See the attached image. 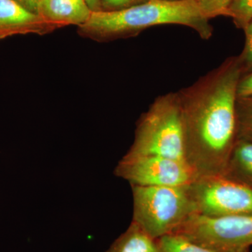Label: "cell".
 <instances>
[{
	"label": "cell",
	"mask_w": 252,
	"mask_h": 252,
	"mask_svg": "<svg viewBox=\"0 0 252 252\" xmlns=\"http://www.w3.org/2000/svg\"><path fill=\"white\" fill-rule=\"evenodd\" d=\"M189 186H131L132 222L155 240L174 233L189 217L197 214Z\"/></svg>",
	"instance_id": "3"
},
{
	"label": "cell",
	"mask_w": 252,
	"mask_h": 252,
	"mask_svg": "<svg viewBox=\"0 0 252 252\" xmlns=\"http://www.w3.org/2000/svg\"><path fill=\"white\" fill-rule=\"evenodd\" d=\"M243 75L238 56L177 91L185 160L200 176L225 171L237 141V90Z\"/></svg>",
	"instance_id": "1"
},
{
	"label": "cell",
	"mask_w": 252,
	"mask_h": 252,
	"mask_svg": "<svg viewBox=\"0 0 252 252\" xmlns=\"http://www.w3.org/2000/svg\"><path fill=\"white\" fill-rule=\"evenodd\" d=\"M149 0H99L102 11H116L142 4Z\"/></svg>",
	"instance_id": "17"
},
{
	"label": "cell",
	"mask_w": 252,
	"mask_h": 252,
	"mask_svg": "<svg viewBox=\"0 0 252 252\" xmlns=\"http://www.w3.org/2000/svg\"><path fill=\"white\" fill-rule=\"evenodd\" d=\"M174 233L215 252L241 251L252 246V214L223 217L194 214Z\"/></svg>",
	"instance_id": "5"
},
{
	"label": "cell",
	"mask_w": 252,
	"mask_h": 252,
	"mask_svg": "<svg viewBox=\"0 0 252 252\" xmlns=\"http://www.w3.org/2000/svg\"><path fill=\"white\" fill-rule=\"evenodd\" d=\"M114 174L131 186L142 187L189 185L198 178L185 160L158 156L126 154Z\"/></svg>",
	"instance_id": "7"
},
{
	"label": "cell",
	"mask_w": 252,
	"mask_h": 252,
	"mask_svg": "<svg viewBox=\"0 0 252 252\" xmlns=\"http://www.w3.org/2000/svg\"><path fill=\"white\" fill-rule=\"evenodd\" d=\"M59 28L14 0H0V40L18 34H45Z\"/></svg>",
	"instance_id": "8"
},
{
	"label": "cell",
	"mask_w": 252,
	"mask_h": 252,
	"mask_svg": "<svg viewBox=\"0 0 252 252\" xmlns=\"http://www.w3.org/2000/svg\"><path fill=\"white\" fill-rule=\"evenodd\" d=\"M237 140L252 142V95L236 100Z\"/></svg>",
	"instance_id": "13"
},
{
	"label": "cell",
	"mask_w": 252,
	"mask_h": 252,
	"mask_svg": "<svg viewBox=\"0 0 252 252\" xmlns=\"http://www.w3.org/2000/svg\"><path fill=\"white\" fill-rule=\"evenodd\" d=\"M14 1L28 11L34 14L40 15L41 5L44 0H14Z\"/></svg>",
	"instance_id": "19"
},
{
	"label": "cell",
	"mask_w": 252,
	"mask_h": 252,
	"mask_svg": "<svg viewBox=\"0 0 252 252\" xmlns=\"http://www.w3.org/2000/svg\"><path fill=\"white\" fill-rule=\"evenodd\" d=\"M92 12L102 11L99 0H84Z\"/></svg>",
	"instance_id": "20"
},
{
	"label": "cell",
	"mask_w": 252,
	"mask_h": 252,
	"mask_svg": "<svg viewBox=\"0 0 252 252\" xmlns=\"http://www.w3.org/2000/svg\"><path fill=\"white\" fill-rule=\"evenodd\" d=\"M204 16L208 19L227 16L228 8L235 0H194Z\"/></svg>",
	"instance_id": "15"
},
{
	"label": "cell",
	"mask_w": 252,
	"mask_h": 252,
	"mask_svg": "<svg viewBox=\"0 0 252 252\" xmlns=\"http://www.w3.org/2000/svg\"><path fill=\"white\" fill-rule=\"evenodd\" d=\"M157 243L160 252H215L177 233L162 235Z\"/></svg>",
	"instance_id": "12"
},
{
	"label": "cell",
	"mask_w": 252,
	"mask_h": 252,
	"mask_svg": "<svg viewBox=\"0 0 252 252\" xmlns=\"http://www.w3.org/2000/svg\"><path fill=\"white\" fill-rule=\"evenodd\" d=\"M237 252H250V249H245V250H241V251H239Z\"/></svg>",
	"instance_id": "21"
},
{
	"label": "cell",
	"mask_w": 252,
	"mask_h": 252,
	"mask_svg": "<svg viewBox=\"0 0 252 252\" xmlns=\"http://www.w3.org/2000/svg\"><path fill=\"white\" fill-rule=\"evenodd\" d=\"M161 25L187 26L205 40L213 34L210 19L194 0H149L120 11L92 12L89 20L78 27V32L84 37L103 42L135 36L146 29Z\"/></svg>",
	"instance_id": "2"
},
{
	"label": "cell",
	"mask_w": 252,
	"mask_h": 252,
	"mask_svg": "<svg viewBox=\"0 0 252 252\" xmlns=\"http://www.w3.org/2000/svg\"><path fill=\"white\" fill-rule=\"evenodd\" d=\"M227 16L232 18L237 28L244 30L252 21V0H235L228 8Z\"/></svg>",
	"instance_id": "14"
},
{
	"label": "cell",
	"mask_w": 252,
	"mask_h": 252,
	"mask_svg": "<svg viewBox=\"0 0 252 252\" xmlns=\"http://www.w3.org/2000/svg\"><path fill=\"white\" fill-rule=\"evenodd\" d=\"M127 155L185 160V141L177 92L158 96L137 122Z\"/></svg>",
	"instance_id": "4"
},
{
	"label": "cell",
	"mask_w": 252,
	"mask_h": 252,
	"mask_svg": "<svg viewBox=\"0 0 252 252\" xmlns=\"http://www.w3.org/2000/svg\"><path fill=\"white\" fill-rule=\"evenodd\" d=\"M237 94L238 97L252 95V72L242 76L239 81Z\"/></svg>",
	"instance_id": "18"
},
{
	"label": "cell",
	"mask_w": 252,
	"mask_h": 252,
	"mask_svg": "<svg viewBox=\"0 0 252 252\" xmlns=\"http://www.w3.org/2000/svg\"><path fill=\"white\" fill-rule=\"evenodd\" d=\"M243 31L245 34V47L238 58L243 75H245L252 72V21L248 23Z\"/></svg>",
	"instance_id": "16"
},
{
	"label": "cell",
	"mask_w": 252,
	"mask_h": 252,
	"mask_svg": "<svg viewBox=\"0 0 252 252\" xmlns=\"http://www.w3.org/2000/svg\"><path fill=\"white\" fill-rule=\"evenodd\" d=\"M91 10L84 0H44L40 15L58 28L84 24L91 16Z\"/></svg>",
	"instance_id": "9"
},
{
	"label": "cell",
	"mask_w": 252,
	"mask_h": 252,
	"mask_svg": "<svg viewBox=\"0 0 252 252\" xmlns=\"http://www.w3.org/2000/svg\"><path fill=\"white\" fill-rule=\"evenodd\" d=\"M160 1H182V0H160Z\"/></svg>",
	"instance_id": "22"
},
{
	"label": "cell",
	"mask_w": 252,
	"mask_h": 252,
	"mask_svg": "<svg viewBox=\"0 0 252 252\" xmlns=\"http://www.w3.org/2000/svg\"><path fill=\"white\" fill-rule=\"evenodd\" d=\"M106 252H160L157 240L151 238L133 222Z\"/></svg>",
	"instance_id": "11"
},
{
	"label": "cell",
	"mask_w": 252,
	"mask_h": 252,
	"mask_svg": "<svg viewBox=\"0 0 252 252\" xmlns=\"http://www.w3.org/2000/svg\"><path fill=\"white\" fill-rule=\"evenodd\" d=\"M189 187L199 215L223 217L252 214V185L220 174L200 176Z\"/></svg>",
	"instance_id": "6"
},
{
	"label": "cell",
	"mask_w": 252,
	"mask_h": 252,
	"mask_svg": "<svg viewBox=\"0 0 252 252\" xmlns=\"http://www.w3.org/2000/svg\"><path fill=\"white\" fill-rule=\"evenodd\" d=\"M224 175L252 185V142L237 140L232 149Z\"/></svg>",
	"instance_id": "10"
}]
</instances>
